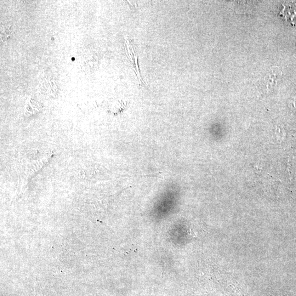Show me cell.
<instances>
[{"instance_id":"obj_2","label":"cell","mask_w":296,"mask_h":296,"mask_svg":"<svg viewBox=\"0 0 296 296\" xmlns=\"http://www.w3.org/2000/svg\"><path fill=\"white\" fill-rule=\"evenodd\" d=\"M282 77V72L278 68H274L266 74L264 78V82L268 92H271L277 86Z\"/></svg>"},{"instance_id":"obj_1","label":"cell","mask_w":296,"mask_h":296,"mask_svg":"<svg viewBox=\"0 0 296 296\" xmlns=\"http://www.w3.org/2000/svg\"><path fill=\"white\" fill-rule=\"evenodd\" d=\"M125 44L126 45V48L128 56L134 68L135 73L138 77L140 85V86H146V84L140 76L138 64V53H136L134 46L132 40L129 38L125 41Z\"/></svg>"}]
</instances>
